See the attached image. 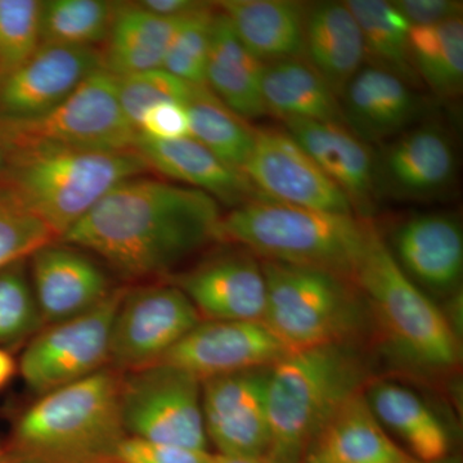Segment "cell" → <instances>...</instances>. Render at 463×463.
<instances>
[{
    "label": "cell",
    "instance_id": "d6a6232c",
    "mask_svg": "<svg viewBox=\"0 0 463 463\" xmlns=\"http://www.w3.org/2000/svg\"><path fill=\"white\" fill-rule=\"evenodd\" d=\"M118 7L105 0L42 2V44L96 48L108 39Z\"/></svg>",
    "mask_w": 463,
    "mask_h": 463
},
{
    "label": "cell",
    "instance_id": "f1b7e54d",
    "mask_svg": "<svg viewBox=\"0 0 463 463\" xmlns=\"http://www.w3.org/2000/svg\"><path fill=\"white\" fill-rule=\"evenodd\" d=\"M367 399L383 428L404 441L408 452L422 463H437L449 453L446 426L419 395L397 383L373 385Z\"/></svg>",
    "mask_w": 463,
    "mask_h": 463
},
{
    "label": "cell",
    "instance_id": "5bb4252c",
    "mask_svg": "<svg viewBox=\"0 0 463 463\" xmlns=\"http://www.w3.org/2000/svg\"><path fill=\"white\" fill-rule=\"evenodd\" d=\"M288 353L263 322L201 321L155 364L179 368L203 383L270 368Z\"/></svg>",
    "mask_w": 463,
    "mask_h": 463
},
{
    "label": "cell",
    "instance_id": "30bf717a",
    "mask_svg": "<svg viewBox=\"0 0 463 463\" xmlns=\"http://www.w3.org/2000/svg\"><path fill=\"white\" fill-rule=\"evenodd\" d=\"M127 288H115L83 315L36 335L20 361L26 385L38 395L66 388L109 367L112 325Z\"/></svg>",
    "mask_w": 463,
    "mask_h": 463
},
{
    "label": "cell",
    "instance_id": "4316f807",
    "mask_svg": "<svg viewBox=\"0 0 463 463\" xmlns=\"http://www.w3.org/2000/svg\"><path fill=\"white\" fill-rule=\"evenodd\" d=\"M184 18L156 16L137 3L118 5L105 51H100L103 69L115 78L163 69L174 33Z\"/></svg>",
    "mask_w": 463,
    "mask_h": 463
},
{
    "label": "cell",
    "instance_id": "44dd1931",
    "mask_svg": "<svg viewBox=\"0 0 463 463\" xmlns=\"http://www.w3.org/2000/svg\"><path fill=\"white\" fill-rule=\"evenodd\" d=\"M345 127L368 142L395 138L419 120L423 105L414 88L398 76L364 66L340 97Z\"/></svg>",
    "mask_w": 463,
    "mask_h": 463
},
{
    "label": "cell",
    "instance_id": "bcb514c9",
    "mask_svg": "<svg viewBox=\"0 0 463 463\" xmlns=\"http://www.w3.org/2000/svg\"><path fill=\"white\" fill-rule=\"evenodd\" d=\"M0 463H8L7 459H5V455H3L2 446H0Z\"/></svg>",
    "mask_w": 463,
    "mask_h": 463
},
{
    "label": "cell",
    "instance_id": "9c48e42d",
    "mask_svg": "<svg viewBox=\"0 0 463 463\" xmlns=\"http://www.w3.org/2000/svg\"><path fill=\"white\" fill-rule=\"evenodd\" d=\"M121 419L128 437L207 450L201 381L166 364L123 373Z\"/></svg>",
    "mask_w": 463,
    "mask_h": 463
},
{
    "label": "cell",
    "instance_id": "484cf974",
    "mask_svg": "<svg viewBox=\"0 0 463 463\" xmlns=\"http://www.w3.org/2000/svg\"><path fill=\"white\" fill-rule=\"evenodd\" d=\"M265 63L237 38L230 21L216 7L206 67V87L245 120L263 118L261 80Z\"/></svg>",
    "mask_w": 463,
    "mask_h": 463
},
{
    "label": "cell",
    "instance_id": "4fadbf2b",
    "mask_svg": "<svg viewBox=\"0 0 463 463\" xmlns=\"http://www.w3.org/2000/svg\"><path fill=\"white\" fill-rule=\"evenodd\" d=\"M268 373L269 368H263L201 383L206 437L218 455L267 463L270 450Z\"/></svg>",
    "mask_w": 463,
    "mask_h": 463
},
{
    "label": "cell",
    "instance_id": "f546056e",
    "mask_svg": "<svg viewBox=\"0 0 463 463\" xmlns=\"http://www.w3.org/2000/svg\"><path fill=\"white\" fill-rule=\"evenodd\" d=\"M345 5L361 27L370 66L398 76L411 87L421 84L411 57V25L392 3L349 0Z\"/></svg>",
    "mask_w": 463,
    "mask_h": 463
},
{
    "label": "cell",
    "instance_id": "2e32d148",
    "mask_svg": "<svg viewBox=\"0 0 463 463\" xmlns=\"http://www.w3.org/2000/svg\"><path fill=\"white\" fill-rule=\"evenodd\" d=\"M181 289L203 321L263 322L267 283L260 259L246 250L224 252L175 274Z\"/></svg>",
    "mask_w": 463,
    "mask_h": 463
},
{
    "label": "cell",
    "instance_id": "f6af8a7d",
    "mask_svg": "<svg viewBox=\"0 0 463 463\" xmlns=\"http://www.w3.org/2000/svg\"><path fill=\"white\" fill-rule=\"evenodd\" d=\"M213 463H265L263 461H258V459H248V458H237V457H227L218 455H213Z\"/></svg>",
    "mask_w": 463,
    "mask_h": 463
},
{
    "label": "cell",
    "instance_id": "7a4b0ae2",
    "mask_svg": "<svg viewBox=\"0 0 463 463\" xmlns=\"http://www.w3.org/2000/svg\"><path fill=\"white\" fill-rule=\"evenodd\" d=\"M123 373L103 368L42 395L2 446L8 463H118L128 437L121 419Z\"/></svg>",
    "mask_w": 463,
    "mask_h": 463
},
{
    "label": "cell",
    "instance_id": "ab89813d",
    "mask_svg": "<svg viewBox=\"0 0 463 463\" xmlns=\"http://www.w3.org/2000/svg\"><path fill=\"white\" fill-rule=\"evenodd\" d=\"M137 132L154 141H176L191 137L190 118L183 103L163 102L148 109Z\"/></svg>",
    "mask_w": 463,
    "mask_h": 463
},
{
    "label": "cell",
    "instance_id": "ee69618b",
    "mask_svg": "<svg viewBox=\"0 0 463 463\" xmlns=\"http://www.w3.org/2000/svg\"><path fill=\"white\" fill-rule=\"evenodd\" d=\"M14 373H16V364L14 358L5 350L0 349V389L7 385Z\"/></svg>",
    "mask_w": 463,
    "mask_h": 463
},
{
    "label": "cell",
    "instance_id": "60d3db41",
    "mask_svg": "<svg viewBox=\"0 0 463 463\" xmlns=\"http://www.w3.org/2000/svg\"><path fill=\"white\" fill-rule=\"evenodd\" d=\"M411 26H430L462 17V2L456 0H399L392 2Z\"/></svg>",
    "mask_w": 463,
    "mask_h": 463
},
{
    "label": "cell",
    "instance_id": "9a60e30c",
    "mask_svg": "<svg viewBox=\"0 0 463 463\" xmlns=\"http://www.w3.org/2000/svg\"><path fill=\"white\" fill-rule=\"evenodd\" d=\"M99 69L102 54L97 48L41 44L26 62L0 79V121L47 114Z\"/></svg>",
    "mask_w": 463,
    "mask_h": 463
},
{
    "label": "cell",
    "instance_id": "6da1fadb",
    "mask_svg": "<svg viewBox=\"0 0 463 463\" xmlns=\"http://www.w3.org/2000/svg\"><path fill=\"white\" fill-rule=\"evenodd\" d=\"M218 201L187 185L134 176L96 203L61 237L90 251L130 281L169 276L212 242H222Z\"/></svg>",
    "mask_w": 463,
    "mask_h": 463
},
{
    "label": "cell",
    "instance_id": "83f0119b",
    "mask_svg": "<svg viewBox=\"0 0 463 463\" xmlns=\"http://www.w3.org/2000/svg\"><path fill=\"white\" fill-rule=\"evenodd\" d=\"M261 91L268 114L282 121L345 125L340 99L303 57L265 63Z\"/></svg>",
    "mask_w": 463,
    "mask_h": 463
},
{
    "label": "cell",
    "instance_id": "ffe728a7",
    "mask_svg": "<svg viewBox=\"0 0 463 463\" xmlns=\"http://www.w3.org/2000/svg\"><path fill=\"white\" fill-rule=\"evenodd\" d=\"M388 246L399 267L421 288L447 292L461 279L463 234L456 216H410L392 232Z\"/></svg>",
    "mask_w": 463,
    "mask_h": 463
},
{
    "label": "cell",
    "instance_id": "8d00e7d4",
    "mask_svg": "<svg viewBox=\"0 0 463 463\" xmlns=\"http://www.w3.org/2000/svg\"><path fill=\"white\" fill-rule=\"evenodd\" d=\"M116 85L121 109L136 129L148 109L163 102H179L185 105L196 87L185 83L163 69L116 78Z\"/></svg>",
    "mask_w": 463,
    "mask_h": 463
},
{
    "label": "cell",
    "instance_id": "d590c367",
    "mask_svg": "<svg viewBox=\"0 0 463 463\" xmlns=\"http://www.w3.org/2000/svg\"><path fill=\"white\" fill-rule=\"evenodd\" d=\"M42 2L0 0V79L41 47Z\"/></svg>",
    "mask_w": 463,
    "mask_h": 463
},
{
    "label": "cell",
    "instance_id": "7c38bea8",
    "mask_svg": "<svg viewBox=\"0 0 463 463\" xmlns=\"http://www.w3.org/2000/svg\"><path fill=\"white\" fill-rule=\"evenodd\" d=\"M243 174L268 199L331 214L355 215L345 194L283 128L255 129L254 148Z\"/></svg>",
    "mask_w": 463,
    "mask_h": 463
},
{
    "label": "cell",
    "instance_id": "ba28073f",
    "mask_svg": "<svg viewBox=\"0 0 463 463\" xmlns=\"http://www.w3.org/2000/svg\"><path fill=\"white\" fill-rule=\"evenodd\" d=\"M14 145L65 146L96 151H128L136 145V128L121 109L116 78L105 69L88 76L47 114L25 121H0Z\"/></svg>",
    "mask_w": 463,
    "mask_h": 463
},
{
    "label": "cell",
    "instance_id": "3957f363",
    "mask_svg": "<svg viewBox=\"0 0 463 463\" xmlns=\"http://www.w3.org/2000/svg\"><path fill=\"white\" fill-rule=\"evenodd\" d=\"M367 367L354 344L289 352L269 368L270 450L267 463H306L341 405L364 392Z\"/></svg>",
    "mask_w": 463,
    "mask_h": 463
},
{
    "label": "cell",
    "instance_id": "ac0fdd59",
    "mask_svg": "<svg viewBox=\"0 0 463 463\" xmlns=\"http://www.w3.org/2000/svg\"><path fill=\"white\" fill-rule=\"evenodd\" d=\"M285 130L349 199L355 215L370 219L380 199L377 157L345 125L286 120Z\"/></svg>",
    "mask_w": 463,
    "mask_h": 463
},
{
    "label": "cell",
    "instance_id": "b9f144b4",
    "mask_svg": "<svg viewBox=\"0 0 463 463\" xmlns=\"http://www.w3.org/2000/svg\"><path fill=\"white\" fill-rule=\"evenodd\" d=\"M137 5L156 16L184 18L203 11L212 3L197 2V0H143Z\"/></svg>",
    "mask_w": 463,
    "mask_h": 463
},
{
    "label": "cell",
    "instance_id": "d4e9b609",
    "mask_svg": "<svg viewBox=\"0 0 463 463\" xmlns=\"http://www.w3.org/2000/svg\"><path fill=\"white\" fill-rule=\"evenodd\" d=\"M219 11L263 63L303 57L307 7L289 0H223Z\"/></svg>",
    "mask_w": 463,
    "mask_h": 463
},
{
    "label": "cell",
    "instance_id": "d6986e66",
    "mask_svg": "<svg viewBox=\"0 0 463 463\" xmlns=\"http://www.w3.org/2000/svg\"><path fill=\"white\" fill-rule=\"evenodd\" d=\"M57 242L32 255L33 297L43 323L50 325L83 315L115 289L83 250Z\"/></svg>",
    "mask_w": 463,
    "mask_h": 463
},
{
    "label": "cell",
    "instance_id": "1f68e13d",
    "mask_svg": "<svg viewBox=\"0 0 463 463\" xmlns=\"http://www.w3.org/2000/svg\"><path fill=\"white\" fill-rule=\"evenodd\" d=\"M411 57L420 81L439 97H457L463 87L462 17L430 26H411Z\"/></svg>",
    "mask_w": 463,
    "mask_h": 463
},
{
    "label": "cell",
    "instance_id": "277c9868",
    "mask_svg": "<svg viewBox=\"0 0 463 463\" xmlns=\"http://www.w3.org/2000/svg\"><path fill=\"white\" fill-rule=\"evenodd\" d=\"M371 223L260 196L223 214L221 240L260 260L315 268L353 282Z\"/></svg>",
    "mask_w": 463,
    "mask_h": 463
},
{
    "label": "cell",
    "instance_id": "7402d4cb",
    "mask_svg": "<svg viewBox=\"0 0 463 463\" xmlns=\"http://www.w3.org/2000/svg\"><path fill=\"white\" fill-rule=\"evenodd\" d=\"M134 149L148 170L205 192L232 209L263 196L245 174L228 166L192 137L176 141H154L138 134Z\"/></svg>",
    "mask_w": 463,
    "mask_h": 463
},
{
    "label": "cell",
    "instance_id": "74e56055",
    "mask_svg": "<svg viewBox=\"0 0 463 463\" xmlns=\"http://www.w3.org/2000/svg\"><path fill=\"white\" fill-rule=\"evenodd\" d=\"M11 267L0 270V344L23 339L43 325L32 286Z\"/></svg>",
    "mask_w": 463,
    "mask_h": 463
},
{
    "label": "cell",
    "instance_id": "f35d334b",
    "mask_svg": "<svg viewBox=\"0 0 463 463\" xmlns=\"http://www.w3.org/2000/svg\"><path fill=\"white\" fill-rule=\"evenodd\" d=\"M118 463H213V453L127 437L118 446Z\"/></svg>",
    "mask_w": 463,
    "mask_h": 463
},
{
    "label": "cell",
    "instance_id": "8992f818",
    "mask_svg": "<svg viewBox=\"0 0 463 463\" xmlns=\"http://www.w3.org/2000/svg\"><path fill=\"white\" fill-rule=\"evenodd\" d=\"M353 283L392 352L428 373H449L461 359L455 328L420 286L404 273L371 223Z\"/></svg>",
    "mask_w": 463,
    "mask_h": 463
},
{
    "label": "cell",
    "instance_id": "cb8c5ba5",
    "mask_svg": "<svg viewBox=\"0 0 463 463\" xmlns=\"http://www.w3.org/2000/svg\"><path fill=\"white\" fill-rule=\"evenodd\" d=\"M303 56L340 99L365 62L361 27L345 2L307 7Z\"/></svg>",
    "mask_w": 463,
    "mask_h": 463
},
{
    "label": "cell",
    "instance_id": "836d02e7",
    "mask_svg": "<svg viewBox=\"0 0 463 463\" xmlns=\"http://www.w3.org/2000/svg\"><path fill=\"white\" fill-rule=\"evenodd\" d=\"M57 241L56 232L0 182V270Z\"/></svg>",
    "mask_w": 463,
    "mask_h": 463
},
{
    "label": "cell",
    "instance_id": "4dcf8cb0",
    "mask_svg": "<svg viewBox=\"0 0 463 463\" xmlns=\"http://www.w3.org/2000/svg\"><path fill=\"white\" fill-rule=\"evenodd\" d=\"M184 106L192 138L243 173L255 145V129L248 120L234 114L206 85H196Z\"/></svg>",
    "mask_w": 463,
    "mask_h": 463
},
{
    "label": "cell",
    "instance_id": "e575fe53",
    "mask_svg": "<svg viewBox=\"0 0 463 463\" xmlns=\"http://www.w3.org/2000/svg\"><path fill=\"white\" fill-rule=\"evenodd\" d=\"M216 5L184 18L174 33L163 70L185 83L206 85V67L212 44Z\"/></svg>",
    "mask_w": 463,
    "mask_h": 463
},
{
    "label": "cell",
    "instance_id": "603a6c76",
    "mask_svg": "<svg viewBox=\"0 0 463 463\" xmlns=\"http://www.w3.org/2000/svg\"><path fill=\"white\" fill-rule=\"evenodd\" d=\"M306 463H422L389 437L364 392L341 405Z\"/></svg>",
    "mask_w": 463,
    "mask_h": 463
},
{
    "label": "cell",
    "instance_id": "5b68a950",
    "mask_svg": "<svg viewBox=\"0 0 463 463\" xmlns=\"http://www.w3.org/2000/svg\"><path fill=\"white\" fill-rule=\"evenodd\" d=\"M12 145L14 152L2 182L50 225L60 240L112 188L148 172L136 149L96 151L43 143Z\"/></svg>",
    "mask_w": 463,
    "mask_h": 463
},
{
    "label": "cell",
    "instance_id": "52a82bcc",
    "mask_svg": "<svg viewBox=\"0 0 463 463\" xmlns=\"http://www.w3.org/2000/svg\"><path fill=\"white\" fill-rule=\"evenodd\" d=\"M260 261L267 283L263 323L289 352L354 344L370 315L354 283L315 268Z\"/></svg>",
    "mask_w": 463,
    "mask_h": 463
},
{
    "label": "cell",
    "instance_id": "7bdbcfd3",
    "mask_svg": "<svg viewBox=\"0 0 463 463\" xmlns=\"http://www.w3.org/2000/svg\"><path fill=\"white\" fill-rule=\"evenodd\" d=\"M12 152H14V145H12L7 133L0 127V182H2L3 176L7 172Z\"/></svg>",
    "mask_w": 463,
    "mask_h": 463
},
{
    "label": "cell",
    "instance_id": "e0dca14e",
    "mask_svg": "<svg viewBox=\"0 0 463 463\" xmlns=\"http://www.w3.org/2000/svg\"><path fill=\"white\" fill-rule=\"evenodd\" d=\"M457 174L455 145L438 123L411 127L377 158L379 191L407 200H428L449 190Z\"/></svg>",
    "mask_w": 463,
    "mask_h": 463
},
{
    "label": "cell",
    "instance_id": "8fae6325",
    "mask_svg": "<svg viewBox=\"0 0 463 463\" xmlns=\"http://www.w3.org/2000/svg\"><path fill=\"white\" fill-rule=\"evenodd\" d=\"M201 321L172 283L127 288L112 325L109 367L129 373L155 364Z\"/></svg>",
    "mask_w": 463,
    "mask_h": 463
}]
</instances>
